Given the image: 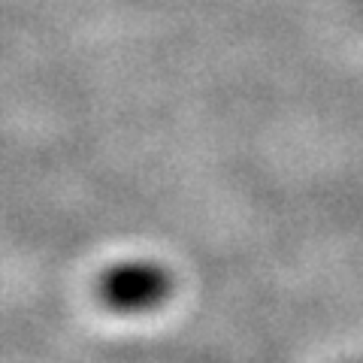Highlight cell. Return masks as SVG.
<instances>
[{"label": "cell", "instance_id": "cell-1", "mask_svg": "<svg viewBox=\"0 0 363 363\" xmlns=\"http://www.w3.org/2000/svg\"><path fill=\"white\" fill-rule=\"evenodd\" d=\"M167 294L164 269L152 264H124L109 269L104 276V300L112 309L121 312H140L161 303Z\"/></svg>", "mask_w": 363, "mask_h": 363}]
</instances>
